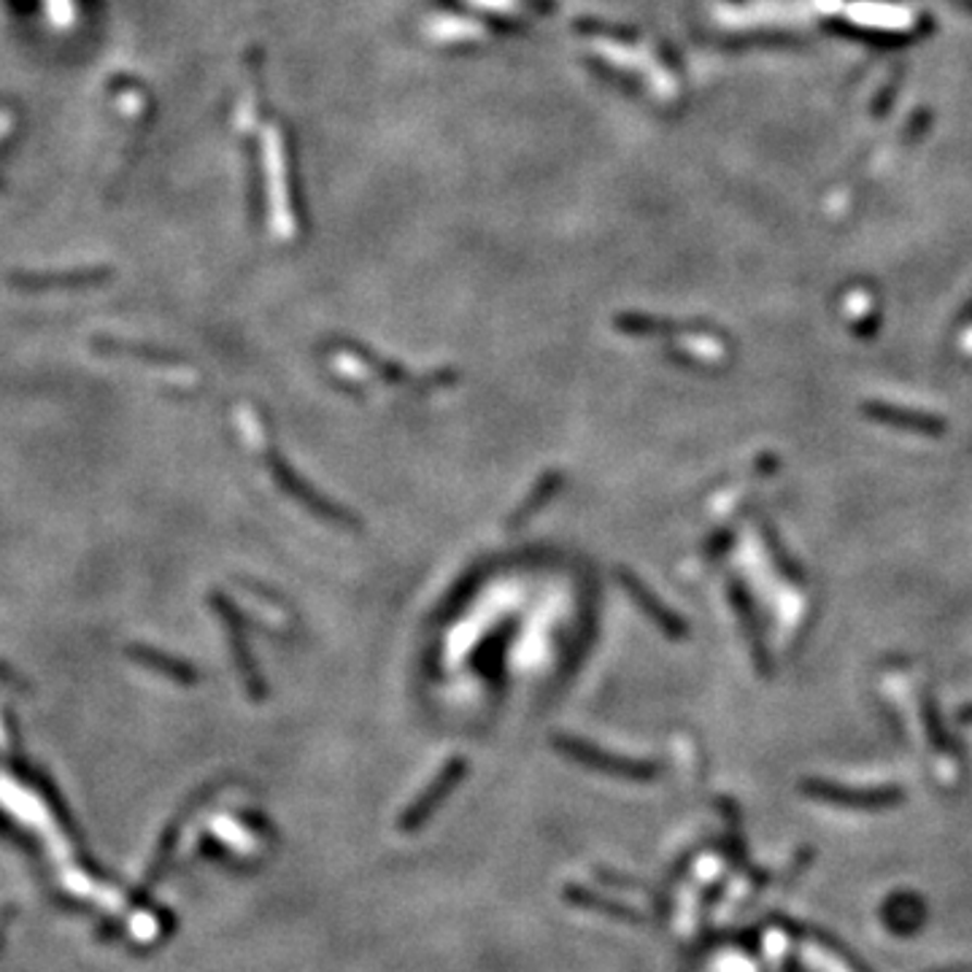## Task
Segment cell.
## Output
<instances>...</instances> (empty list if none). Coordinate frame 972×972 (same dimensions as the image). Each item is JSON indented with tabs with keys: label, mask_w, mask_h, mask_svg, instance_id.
<instances>
[{
	"label": "cell",
	"mask_w": 972,
	"mask_h": 972,
	"mask_svg": "<svg viewBox=\"0 0 972 972\" xmlns=\"http://www.w3.org/2000/svg\"><path fill=\"white\" fill-rule=\"evenodd\" d=\"M733 598H735V608H738L740 622H743V632H746V640H749V645H751V654H754V660H760V667L767 673V667H770L767 654H764V649H762L760 629L754 627V614H751L749 598H746V592L740 587H733Z\"/></svg>",
	"instance_id": "8"
},
{
	"label": "cell",
	"mask_w": 972,
	"mask_h": 972,
	"mask_svg": "<svg viewBox=\"0 0 972 972\" xmlns=\"http://www.w3.org/2000/svg\"><path fill=\"white\" fill-rule=\"evenodd\" d=\"M565 900L578 905V908H587L594 910V913H603L608 919H619V921H643V915L638 910H632L629 905H622L616 900H608V897H600L598 891H589L583 886H567L565 889Z\"/></svg>",
	"instance_id": "6"
},
{
	"label": "cell",
	"mask_w": 972,
	"mask_h": 972,
	"mask_svg": "<svg viewBox=\"0 0 972 972\" xmlns=\"http://www.w3.org/2000/svg\"><path fill=\"white\" fill-rule=\"evenodd\" d=\"M959 722L972 724V702H970V705H964L962 711H959Z\"/></svg>",
	"instance_id": "10"
},
{
	"label": "cell",
	"mask_w": 972,
	"mask_h": 972,
	"mask_svg": "<svg viewBox=\"0 0 972 972\" xmlns=\"http://www.w3.org/2000/svg\"><path fill=\"white\" fill-rule=\"evenodd\" d=\"M556 487H559V473H549L546 479L538 481V487L530 492V500H527V503L521 505V508L516 510L514 516H510V525H514V527H516V525H525V521L530 519V516L536 514V510L541 508V505L546 503L549 497H552Z\"/></svg>",
	"instance_id": "9"
},
{
	"label": "cell",
	"mask_w": 972,
	"mask_h": 972,
	"mask_svg": "<svg viewBox=\"0 0 972 972\" xmlns=\"http://www.w3.org/2000/svg\"><path fill=\"white\" fill-rule=\"evenodd\" d=\"M924 905L915 900L913 895H897L884 905V921L895 932H913L924 921Z\"/></svg>",
	"instance_id": "7"
},
{
	"label": "cell",
	"mask_w": 972,
	"mask_h": 972,
	"mask_svg": "<svg viewBox=\"0 0 972 972\" xmlns=\"http://www.w3.org/2000/svg\"><path fill=\"white\" fill-rule=\"evenodd\" d=\"M864 414H868L873 421H878V425L897 427V430L915 432V435L937 438L946 432V421L943 419L932 417V414H924V411H915V408L895 406V403L870 401V403H864Z\"/></svg>",
	"instance_id": "4"
},
{
	"label": "cell",
	"mask_w": 972,
	"mask_h": 972,
	"mask_svg": "<svg viewBox=\"0 0 972 972\" xmlns=\"http://www.w3.org/2000/svg\"><path fill=\"white\" fill-rule=\"evenodd\" d=\"M622 583H625L629 598L640 605V611H643V614L649 616L667 638H684V635H687V625H684L681 616L673 614V611L667 608L651 589H645L643 581H638L632 573H622Z\"/></svg>",
	"instance_id": "5"
},
{
	"label": "cell",
	"mask_w": 972,
	"mask_h": 972,
	"mask_svg": "<svg viewBox=\"0 0 972 972\" xmlns=\"http://www.w3.org/2000/svg\"><path fill=\"white\" fill-rule=\"evenodd\" d=\"M552 743L556 751H562V754L567 756V760L583 764V767L589 770H598V773L616 775V778L622 780H638V784H645V780H654L656 775H660V764L611 754V751L600 749V746L589 743V740L573 738V735L556 733Z\"/></svg>",
	"instance_id": "1"
},
{
	"label": "cell",
	"mask_w": 972,
	"mask_h": 972,
	"mask_svg": "<svg viewBox=\"0 0 972 972\" xmlns=\"http://www.w3.org/2000/svg\"><path fill=\"white\" fill-rule=\"evenodd\" d=\"M802 791L819 802H827L835 808L848 811H886L902 802V789L897 786H873V789H857V786L829 784L822 778L802 780Z\"/></svg>",
	"instance_id": "2"
},
{
	"label": "cell",
	"mask_w": 972,
	"mask_h": 972,
	"mask_svg": "<svg viewBox=\"0 0 972 972\" xmlns=\"http://www.w3.org/2000/svg\"><path fill=\"white\" fill-rule=\"evenodd\" d=\"M465 773H468V764H465V760H459V756H454V760H448L446 764H443V770L435 775V778H432V784L427 786L417 800L406 808V813L401 816L397 827H401L403 833H417V829L425 827V824L430 822L438 811H441V805L446 802V797L452 795L459 784H463Z\"/></svg>",
	"instance_id": "3"
}]
</instances>
